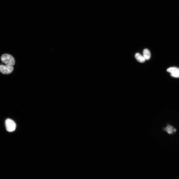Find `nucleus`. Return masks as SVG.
<instances>
[{"label":"nucleus","instance_id":"7ed1b4c3","mask_svg":"<svg viewBox=\"0 0 179 179\" xmlns=\"http://www.w3.org/2000/svg\"><path fill=\"white\" fill-rule=\"evenodd\" d=\"M14 67L12 66L7 65H0V72L4 74H8L12 73L14 70Z\"/></svg>","mask_w":179,"mask_h":179},{"label":"nucleus","instance_id":"0eeeda50","mask_svg":"<svg viewBox=\"0 0 179 179\" xmlns=\"http://www.w3.org/2000/svg\"><path fill=\"white\" fill-rule=\"evenodd\" d=\"M167 71L170 73H172L179 72V68L176 67H170L167 69Z\"/></svg>","mask_w":179,"mask_h":179},{"label":"nucleus","instance_id":"f257e3e1","mask_svg":"<svg viewBox=\"0 0 179 179\" xmlns=\"http://www.w3.org/2000/svg\"><path fill=\"white\" fill-rule=\"evenodd\" d=\"M1 58L2 62L6 65L13 66L15 65V62L14 58L9 54H4L1 56Z\"/></svg>","mask_w":179,"mask_h":179},{"label":"nucleus","instance_id":"6e6552de","mask_svg":"<svg viewBox=\"0 0 179 179\" xmlns=\"http://www.w3.org/2000/svg\"><path fill=\"white\" fill-rule=\"evenodd\" d=\"M171 75L173 77L179 78V72L172 73Z\"/></svg>","mask_w":179,"mask_h":179},{"label":"nucleus","instance_id":"39448f33","mask_svg":"<svg viewBox=\"0 0 179 179\" xmlns=\"http://www.w3.org/2000/svg\"><path fill=\"white\" fill-rule=\"evenodd\" d=\"M143 55L146 60H149L151 57V54L150 51L147 49H145L143 51Z\"/></svg>","mask_w":179,"mask_h":179},{"label":"nucleus","instance_id":"20e7f679","mask_svg":"<svg viewBox=\"0 0 179 179\" xmlns=\"http://www.w3.org/2000/svg\"><path fill=\"white\" fill-rule=\"evenodd\" d=\"M163 130L166 132L170 135H173L177 131L176 129L169 125H167L165 127L163 128Z\"/></svg>","mask_w":179,"mask_h":179},{"label":"nucleus","instance_id":"423d86ee","mask_svg":"<svg viewBox=\"0 0 179 179\" xmlns=\"http://www.w3.org/2000/svg\"><path fill=\"white\" fill-rule=\"evenodd\" d=\"M135 57L137 60L140 63H144L145 61L146 60L143 56L139 53H136L135 55Z\"/></svg>","mask_w":179,"mask_h":179},{"label":"nucleus","instance_id":"f03ea898","mask_svg":"<svg viewBox=\"0 0 179 179\" xmlns=\"http://www.w3.org/2000/svg\"><path fill=\"white\" fill-rule=\"evenodd\" d=\"M6 128L7 131L9 132L14 131L16 129V124L15 122L12 119H8L5 122Z\"/></svg>","mask_w":179,"mask_h":179}]
</instances>
